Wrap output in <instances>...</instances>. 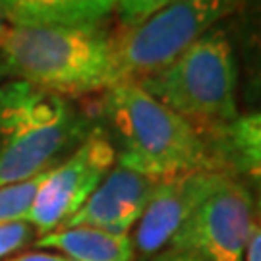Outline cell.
<instances>
[{
    "mask_svg": "<svg viewBox=\"0 0 261 261\" xmlns=\"http://www.w3.org/2000/svg\"><path fill=\"white\" fill-rule=\"evenodd\" d=\"M116 165V151L107 130L93 126L68 157L47 170L37 190L28 223L41 236L60 230L74 217Z\"/></svg>",
    "mask_w": 261,
    "mask_h": 261,
    "instance_id": "8992f818",
    "label": "cell"
},
{
    "mask_svg": "<svg viewBox=\"0 0 261 261\" xmlns=\"http://www.w3.org/2000/svg\"><path fill=\"white\" fill-rule=\"evenodd\" d=\"M244 261H261V184L255 199V209H253L252 228H250V238L246 244Z\"/></svg>",
    "mask_w": 261,
    "mask_h": 261,
    "instance_id": "e0dca14e",
    "label": "cell"
},
{
    "mask_svg": "<svg viewBox=\"0 0 261 261\" xmlns=\"http://www.w3.org/2000/svg\"><path fill=\"white\" fill-rule=\"evenodd\" d=\"M47 170L28 178V180L0 186V226L2 224L21 223V221L28 223L29 211L35 203L37 190L45 174H47Z\"/></svg>",
    "mask_w": 261,
    "mask_h": 261,
    "instance_id": "5bb4252c",
    "label": "cell"
},
{
    "mask_svg": "<svg viewBox=\"0 0 261 261\" xmlns=\"http://www.w3.org/2000/svg\"><path fill=\"white\" fill-rule=\"evenodd\" d=\"M33 226L25 221L0 226V261L12 257L33 238Z\"/></svg>",
    "mask_w": 261,
    "mask_h": 261,
    "instance_id": "2e32d148",
    "label": "cell"
},
{
    "mask_svg": "<svg viewBox=\"0 0 261 261\" xmlns=\"http://www.w3.org/2000/svg\"><path fill=\"white\" fill-rule=\"evenodd\" d=\"M215 165L232 176H253L261 168V111L238 116L232 124L207 136Z\"/></svg>",
    "mask_w": 261,
    "mask_h": 261,
    "instance_id": "30bf717a",
    "label": "cell"
},
{
    "mask_svg": "<svg viewBox=\"0 0 261 261\" xmlns=\"http://www.w3.org/2000/svg\"><path fill=\"white\" fill-rule=\"evenodd\" d=\"M0 55L16 80L62 97L112 84L109 33L99 25H10L0 39Z\"/></svg>",
    "mask_w": 261,
    "mask_h": 261,
    "instance_id": "7a4b0ae2",
    "label": "cell"
},
{
    "mask_svg": "<svg viewBox=\"0 0 261 261\" xmlns=\"http://www.w3.org/2000/svg\"><path fill=\"white\" fill-rule=\"evenodd\" d=\"M159 103L211 136L232 124L238 114V66L226 31L209 29L155 74L138 82Z\"/></svg>",
    "mask_w": 261,
    "mask_h": 261,
    "instance_id": "277c9868",
    "label": "cell"
},
{
    "mask_svg": "<svg viewBox=\"0 0 261 261\" xmlns=\"http://www.w3.org/2000/svg\"><path fill=\"white\" fill-rule=\"evenodd\" d=\"M4 31H6V25H4V19L0 18V39H2V35H4Z\"/></svg>",
    "mask_w": 261,
    "mask_h": 261,
    "instance_id": "44dd1931",
    "label": "cell"
},
{
    "mask_svg": "<svg viewBox=\"0 0 261 261\" xmlns=\"http://www.w3.org/2000/svg\"><path fill=\"white\" fill-rule=\"evenodd\" d=\"M0 18L12 28L99 23L89 0H0Z\"/></svg>",
    "mask_w": 261,
    "mask_h": 261,
    "instance_id": "7c38bea8",
    "label": "cell"
},
{
    "mask_svg": "<svg viewBox=\"0 0 261 261\" xmlns=\"http://www.w3.org/2000/svg\"><path fill=\"white\" fill-rule=\"evenodd\" d=\"M159 180L114 165L82 209L62 228H97L111 234H130L138 224Z\"/></svg>",
    "mask_w": 261,
    "mask_h": 261,
    "instance_id": "9c48e42d",
    "label": "cell"
},
{
    "mask_svg": "<svg viewBox=\"0 0 261 261\" xmlns=\"http://www.w3.org/2000/svg\"><path fill=\"white\" fill-rule=\"evenodd\" d=\"M240 19L244 64V103L250 112L261 111V0H248Z\"/></svg>",
    "mask_w": 261,
    "mask_h": 261,
    "instance_id": "4fadbf2b",
    "label": "cell"
},
{
    "mask_svg": "<svg viewBox=\"0 0 261 261\" xmlns=\"http://www.w3.org/2000/svg\"><path fill=\"white\" fill-rule=\"evenodd\" d=\"M116 2H118V0H89V4H91V8H93L95 16H97L99 21H101L107 14H111L112 10L116 8Z\"/></svg>",
    "mask_w": 261,
    "mask_h": 261,
    "instance_id": "ffe728a7",
    "label": "cell"
},
{
    "mask_svg": "<svg viewBox=\"0 0 261 261\" xmlns=\"http://www.w3.org/2000/svg\"><path fill=\"white\" fill-rule=\"evenodd\" d=\"M37 246L62 253L72 261H136L130 234H111L85 226L45 234Z\"/></svg>",
    "mask_w": 261,
    "mask_h": 261,
    "instance_id": "8fae6325",
    "label": "cell"
},
{
    "mask_svg": "<svg viewBox=\"0 0 261 261\" xmlns=\"http://www.w3.org/2000/svg\"><path fill=\"white\" fill-rule=\"evenodd\" d=\"M255 197L232 174H224L213 192L182 224L168 248L201 261H244Z\"/></svg>",
    "mask_w": 261,
    "mask_h": 261,
    "instance_id": "52a82bcc",
    "label": "cell"
},
{
    "mask_svg": "<svg viewBox=\"0 0 261 261\" xmlns=\"http://www.w3.org/2000/svg\"><path fill=\"white\" fill-rule=\"evenodd\" d=\"M91 130L62 95L19 80L0 85V186L55 167Z\"/></svg>",
    "mask_w": 261,
    "mask_h": 261,
    "instance_id": "3957f363",
    "label": "cell"
},
{
    "mask_svg": "<svg viewBox=\"0 0 261 261\" xmlns=\"http://www.w3.org/2000/svg\"><path fill=\"white\" fill-rule=\"evenodd\" d=\"M224 174L226 172L221 170H196L159 180L132 238L134 252L140 257L138 261L168 248L182 224L217 188Z\"/></svg>",
    "mask_w": 261,
    "mask_h": 261,
    "instance_id": "ba28073f",
    "label": "cell"
},
{
    "mask_svg": "<svg viewBox=\"0 0 261 261\" xmlns=\"http://www.w3.org/2000/svg\"><path fill=\"white\" fill-rule=\"evenodd\" d=\"M4 261H72L66 255L58 252H50V250H41V252H28L21 255H12Z\"/></svg>",
    "mask_w": 261,
    "mask_h": 261,
    "instance_id": "ac0fdd59",
    "label": "cell"
},
{
    "mask_svg": "<svg viewBox=\"0 0 261 261\" xmlns=\"http://www.w3.org/2000/svg\"><path fill=\"white\" fill-rule=\"evenodd\" d=\"M253 178L257 180V184H261V168L257 170V172H255V174H253Z\"/></svg>",
    "mask_w": 261,
    "mask_h": 261,
    "instance_id": "7402d4cb",
    "label": "cell"
},
{
    "mask_svg": "<svg viewBox=\"0 0 261 261\" xmlns=\"http://www.w3.org/2000/svg\"><path fill=\"white\" fill-rule=\"evenodd\" d=\"M103 114L111 126L109 138L120 167L153 180L219 170L205 134L138 84H116L105 89Z\"/></svg>",
    "mask_w": 261,
    "mask_h": 261,
    "instance_id": "6da1fadb",
    "label": "cell"
},
{
    "mask_svg": "<svg viewBox=\"0 0 261 261\" xmlns=\"http://www.w3.org/2000/svg\"><path fill=\"white\" fill-rule=\"evenodd\" d=\"M174 0H118L116 2V14H118V28H134L141 21L157 14L159 10L167 8Z\"/></svg>",
    "mask_w": 261,
    "mask_h": 261,
    "instance_id": "9a60e30c",
    "label": "cell"
},
{
    "mask_svg": "<svg viewBox=\"0 0 261 261\" xmlns=\"http://www.w3.org/2000/svg\"><path fill=\"white\" fill-rule=\"evenodd\" d=\"M248 0H174L134 28L109 33L111 87L138 84L170 64L219 21L244 8Z\"/></svg>",
    "mask_w": 261,
    "mask_h": 261,
    "instance_id": "5b68a950",
    "label": "cell"
},
{
    "mask_svg": "<svg viewBox=\"0 0 261 261\" xmlns=\"http://www.w3.org/2000/svg\"><path fill=\"white\" fill-rule=\"evenodd\" d=\"M141 261H201V259H197L196 255H192V253L174 250V248H165L163 252H159L155 255L147 257V259H141Z\"/></svg>",
    "mask_w": 261,
    "mask_h": 261,
    "instance_id": "d6986e66",
    "label": "cell"
}]
</instances>
